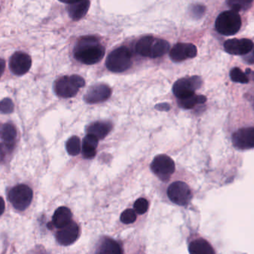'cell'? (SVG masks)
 Returning a JSON list of instances; mask_svg holds the SVG:
<instances>
[{
	"label": "cell",
	"mask_w": 254,
	"mask_h": 254,
	"mask_svg": "<svg viewBox=\"0 0 254 254\" xmlns=\"http://www.w3.org/2000/svg\"><path fill=\"white\" fill-rule=\"evenodd\" d=\"M104 55L105 49L93 36L82 37L74 49L75 58L86 65L97 64L103 59Z\"/></svg>",
	"instance_id": "6da1fadb"
},
{
	"label": "cell",
	"mask_w": 254,
	"mask_h": 254,
	"mask_svg": "<svg viewBox=\"0 0 254 254\" xmlns=\"http://www.w3.org/2000/svg\"><path fill=\"white\" fill-rule=\"evenodd\" d=\"M132 55L125 46L113 50L107 57L106 66L112 72L120 73L127 71L132 65Z\"/></svg>",
	"instance_id": "7a4b0ae2"
},
{
	"label": "cell",
	"mask_w": 254,
	"mask_h": 254,
	"mask_svg": "<svg viewBox=\"0 0 254 254\" xmlns=\"http://www.w3.org/2000/svg\"><path fill=\"white\" fill-rule=\"evenodd\" d=\"M242 26V19L238 12L227 10L221 13L216 21V28L219 34L232 36L237 34Z\"/></svg>",
	"instance_id": "3957f363"
},
{
	"label": "cell",
	"mask_w": 254,
	"mask_h": 254,
	"mask_svg": "<svg viewBox=\"0 0 254 254\" xmlns=\"http://www.w3.org/2000/svg\"><path fill=\"white\" fill-rule=\"evenodd\" d=\"M85 86V80L81 76H64L55 82V93L61 98H73Z\"/></svg>",
	"instance_id": "277c9868"
},
{
	"label": "cell",
	"mask_w": 254,
	"mask_h": 254,
	"mask_svg": "<svg viewBox=\"0 0 254 254\" xmlns=\"http://www.w3.org/2000/svg\"><path fill=\"white\" fill-rule=\"evenodd\" d=\"M33 191L28 185H18L8 192V200L15 209L23 211L31 204Z\"/></svg>",
	"instance_id": "5b68a950"
},
{
	"label": "cell",
	"mask_w": 254,
	"mask_h": 254,
	"mask_svg": "<svg viewBox=\"0 0 254 254\" xmlns=\"http://www.w3.org/2000/svg\"><path fill=\"white\" fill-rule=\"evenodd\" d=\"M202 85V80L198 76L183 77L174 83L172 90L177 99H183L195 95Z\"/></svg>",
	"instance_id": "8992f818"
},
{
	"label": "cell",
	"mask_w": 254,
	"mask_h": 254,
	"mask_svg": "<svg viewBox=\"0 0 254 254\" xmlns=\"http://www.w3.org/2000/svg\"><path fill=\"white\" fill-rule=\"evenodd\" d=\"M151 169L161 181L167 182L175 171V164L168 155H158L154 158Z\"/></svg>",
	"instance_id": "52a82bcc"
},
{
	"label": "cell",
	"mask_w": 254,
	"mask_h": 254,
	"mask_svg": "<svg viewBox=\"0 0 254 254\" xmlns=\"http://www.w3.org/2000/svg\"><path fill=\"white\" fill-rule=\"evenodd\" d=\"M167 195L174 204L179 206L187 205L192 197L190 188L183 182L171 184L167 190Z\"/></svg>",
	"instance_id": "ba28073f"
},
{
	"label": "cell",
	"mask_w": 254,
	"mask_h": 254,
	"mask_svg": "<svg viewBox=\"0 0 254 254\" xmlns=\"http://www.w3.org/2000/svg\"><path fill=\"white\" fill-rule=\"evenodd\" d=\"M233 144L237 149L246 150L254 148V127H246L236 131L232 136Z\"/></svg>",
	"instance_id": "9c48e42d"
},
{
	"label": "cell",
	"mask_w": 254,
	"mask_h": 254,
	"mask_svg": "<svg viewBox=\"0 0 254 254\" xmlns=\"http://www.w3.org/2000/svg\"><path fill=\"white\" fill-rule=\"evenodd\" d=\"M10 71L16 75H23L31 67V58L28 54L15 52L9 61Z\"/></svg>",
	"instance_id": "30bf717a"
},
{
	"label": "cell",
	"mask_w": 254,
	"mask_h": 254,
	"mask_svg": "<svg viewBox=\"0 0 254 254\" xmlns=\"http://www.w3.org/2000/svg\"><path fill=\"white\" fill-rule=\"evenodd\" d=\"M80 228L76 222L72 221L56 233V240L61 246H68L73 244L79 238Z\"/></svg>",
	"instance_id": "8fae6325"
},
{
	"label": "cell",
	"mask_w": 254,
	"mask_h": 254,
	"mask_svg": "<svg viewBox=\"0 0 254 254\" xmlns=\"http://www.w3.org/2000/svg\"><path fill=\"white\" fill-rule=\"evenodd\" d=\"M196 46L192 43H177L170 50V58L174 62H181L197 55Z\"/></svg>",
	"instance_id": "7c38bea8"
},
{
	"label": "cell",
	"mask_w": 254,
	"mask_h": 254,
	"mask_svg": "<svg viewBox=\"0 0 254 254\" xmlns=\"http://www.w3.org/2000/svg\"><path fill=\"white\" fill-rule=\"evenodd\" d=\"M254 44L249 39H232L225 43V49L228 54L244 56L252 51Z\"/></svg>",
	"instance_id": "4fadbf2b"
},
{
	"label": "cell",
	"mask_w": 254,
	"mask_h": 254,
	"mask_svg": "<svg viewBox=\"0 0 254 254\" xmlns=\"http://www.w3.org/2000/svg\"><path fill=\"white\" fill-rule=\"evenodd\" d=\"M111 93V89L107 85H94L88 89L85 95V100L88 104L104 102L110 98Z\"/></svg>",
	"instance_id": "5bb4252c"
},
{
	"label": "cell",
	"mask_w": 254,
	"mask_h": 254,
	"mask_svg": "<svg viewBox=\"0 0 254 254\" xmlns=\"http://www.w3.org/2000/svg\"><path fill=\"white\" fill-rule=\"evenodd\" d=\"M72 217H73V214L68 207H58L54 213L52 222L49 223V226L52 225L54 228H58V229L64 228L73 221Z\"/></svg>",
	"instance_id": "9a60e30c"
},
{
	"label": "cell",
	"mask_w": 254,
	"mask_h": 254,
	"mask_svg": "<svg viewBox=\"0 0 254 254\" xmlns=\"http://www.w3.org/2000/svg\"><path fill=\"white\" fill-rule=\"evenodd\" d=\"M90 6L89 0H79L73 4H69L67 12L69 16L74 21L80 20L85 17Z\"/></svg>",
	"instance_id": "2e32d148"
},
{
	"label": "cell",
	"mask_w": 254,
	"mask_h": 254,
	"mask_svg": "<svg viewBox=\"0 0 254 254\" xmlns=\"http://www.w3.org/2000/svg\"><path fill=\"white\" fill-rule=\"evenodd\" d=\"M95 254H122V249L116 240L105 237L98 243Z\"/></svg>",
	"instance_id": "e0dca14e"
},
{
	"label": "cell",
	"mask_w": 254,
	"mask_h": 254,
	"mask_svg": "<svg viewBox=\"0 0 254 254\" xmlns=\"http://www.w3.org/2000/svg\"><path fill=\"white\" fill-rule=\"evenodd\" d=\"M113 128L110 122H96L91 124L86 128L87 134L95 136L98 140L104 139Z\"/></svg>",
	"instance_id": "ac0fdd59"
},
{
	"label": "cell",
	"mask_w": 254,
	"mask_h": 254,
	"mask_svg": "<svg viewBox=\"0 0 254 254\" xmlns=\"http://www.w3.org/2000/svg\"><path fill=\"white\" fill-rule=\"evenodd\" d=\"M189 252L190 254H216L211 245L202 238L196 239L189 243Z\"/></svg>",
	"instance_id": "d6986e66"
},
{
	"label": "cell",
	"mask_w": 254,
	"mask_h": 254,
	"mask_svg": "<svg viewBox=\"0 0 254 254\" xmlns=\"http://www.w3.org/2000/svg\"><path fill=\"white\" fill-rule=\"evenodd\" d=\"M98 139L91 134H86L82 143V155L86 159H92L96 155Z\"/></svg>",
	"instance_id": "ffe728a7"
},
{
	"label": "cell",
	"mask_w": 254,
	"mask_h": 254,
	"mask_svg": "<svg viewBox=\"0 0 254 254\" xmlns=\"http://www.w3.org/2000/svg\"><path fill=\"white\" fill-rule=\"evenodd\" d=\"M155 40V37L152 36H146L140 39L136 45V52L141 56L151 58L152 46Z\"/></svg>",
	"instance_id": "44dd1931"
},
{
	"label": "cell",
	"mask_w": 254,
	"mask_h": 254,
	"mask_svg": "<svg viewBox=\"0 0 254 254\" xmlns=\"http://www.w3.org/2000/svg\"><path fill=\"white\" fill-rule=\"evenodd\" d=\"M16 137V130L15 127L10 124H5L1 127V138L3 143L7 149H11L12 146L14 145L15 139Z\"/></svg>",
	"instance_id": "7402d4cb"
},
{
	"label": "cell",
	"mask_w": 254,
	"mask_h": 254,
	"mask_svg": "<svg viewBox=\"0 0 254 254\" xmlns=\"http://www.w3.org/2000/svg\"><path fill=\"white\" fill-rule=\"evenodd\" d=\"M207 101V98L204 95H193L183 99L177 100L179 107L186 110L193 108L194 107L199 104H204Z\"/></svg>",
	"instance_id": "603a6c76"
},
{
	"label": "cell",
	"mask_w": 254,
	"mask_h": 254,
	"mask_svg": "<svg viewBox=\"0 0 254 254\" xmlns=\"http://www.w3.org/2000/svg\"><path fill=\"white\" fill-rule=\"evenodd\" d=\"M170 45L168 42L161 39L155 38L152 46L150 58H158L165 55L169 51Z\"/></svg>",
	"instance_id": "cb8c5ba5"
},
{
	"label": "cell",
	"mask_w": 254,
	"mask_h": 254,
	"mask_svg": "<svg viewBox=\"0 0 254 254\" xmlns=\"http://www.w3.org/2000/svg\"><path fill=\"white\" fill-rule=\"evenodd\" d=\"M66 148H67V152L70 155L76 156L79 155L82 151L80 138L78 136H73L70 137L66 143Z\"/></svg>",
	"instance_id": "d4e9b609"
},
{
	"label": "cell",
	"mask_w": 254,
	"mask_h": 254,
	"mask_svg": "<svg viewBox=\"0 0 254 254\" xmlns=\"http://www.w3.org/2000/svg\"><path fill=\"white\" fill-rule=\"evenodd\" d=\"M254 0H227L228 6L234 11H241L249 9Z\"/></svg>",
	"instance_id": "484cf974"
},
{
	"label": "cell",
	"mask_w": 254,
	"mask_h": 254,
	"mask_svg": "<svg viewBox=\"0 0 254 254\" xmlns=\"http://www.w3.org/2000/svg\"><path fill=\"white\" fill-rule=\"evenodd\" d=\"M231 80L236 83H248L249 82V77L246 75V73L243 72L240 68H234L231 71Z\"/></svg>",
	"instance_id": "4316f807"
},
{
	"label": "cell",
	"mask_w": 254,
	"mask_h": 254,
	"mask_svg": "<svg viewBox=\"0 0 254 254\" xmlns=\"http://www.w3.org/2000/svg\"><path fill=\"white\" fill-rule=\"evenodd\" d=\"M120 220L125 225L134 223L137 220V213L132 209H127L121 214Z\"/></svg>",
	"instance_id": "83f0119b"
},
{
	"label": "cell",
	"mask_w": 254,
	"mask_h": 254,
	"mask_svg": "<svg viewBox=\"0 0 254 254\" xmlns=\"http://www.w3.org/2000/svg\"><path fill=\"white\" fill-rule=\"evenodd\" d=\"M149 201L146 198H140L135 201L134 204V210L139 215H143L146 213L149 210Z\"/></svg>",
	"instance_id": "f1b7e54d"
},
{
	"label": "cell",
	"mask_w": 254,
	"mask_h": 254,
	"mask_svg": "<svg viewBox=\"0 0 254 254\" xmlns=\"http://www.w3.org/2000/svg\"><path fill=\"white\" fill-rule=\"evenodd\" d=\"M0 108H1V113L9 114V113H11L13 111L14 106H13L11 100L9 99V98H4L1 101V107Z\"/></svg>",
	"instance_id": "f546056e"
},
{
	"label": "cell",
	"mask_w": 254,
	"mask_h": 254,
	"mask_svg": "<svg viewBox=\"0 0 254 254\" xmlns=\"http://www.w3.org/2000/svg\"><path fill=\"white\" fill-rule=\"evenodd\" d=\"M243 60L247 64H254V46L253 49H252V51L249 53L243 56Z\"/></svg>",
	"instance_id": "4dcf8cb0"
},
{
	"label": "cell",
	"mask_w": 254,
	"mask_h": 254,
	"mask_svg": "<svg viewBox=\"0 0 254 254\" xmlns=\"http://www.w3.org/2000/svg\"><path fill=\"white\" fill-rule=\"evenodd\" d=\"M156 108L158 109V110H166V111H168V110H169L170 107L168 104H162L156 106Z\"/></svg>",
	"instance_id": "1f68e13d"
},
{
	"label": "cell",
	"mask_w": 254,
	"mask_h": 254,
	"mask_svg": "<svg viewBox=\"0 0 254 254\" xmlns=\"http://www.w3.org/2000/svg\"><path fill=\"white\" fill-rule=\"evenodd\" d=\"M59 1L63 3H67V4H70L76 2V1H79V0H59Z\"/></svg>",
	"instance_id": "d6a6232c"
},
{
	"label": "cell",
	"mask_w": 254,
	"mask_h": 254,
	"mask_svg": "<svg viewBox=\"0 0 254 254\" xmlns=\"http://www.w3.org/2000/svg\"><path fill=\"white\" fill-rule=\"evenodd\" d=\"M251 74V75H252V78H253V80H254V72H252L251 73V74Z\"/></svg>",
	"instance_id": "836d02e7"
}]
</instances>
